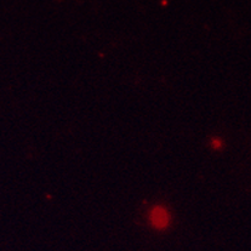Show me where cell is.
<instances>
[{"instance_id": "1", "label": "cell", "mask_w": 251, "mask_h": 251, "mask_svg": "<svg viewBox=\"0 0 251 251\" xmlns=\"http://www.w3.org/2000/svg\"><path fill=\"white\" fill-rule=\"evenodd\" d=\"M151 224L158 229H164L170 224V214L164 206H155L151 211Z\"/></svg>"}]
</instances>
